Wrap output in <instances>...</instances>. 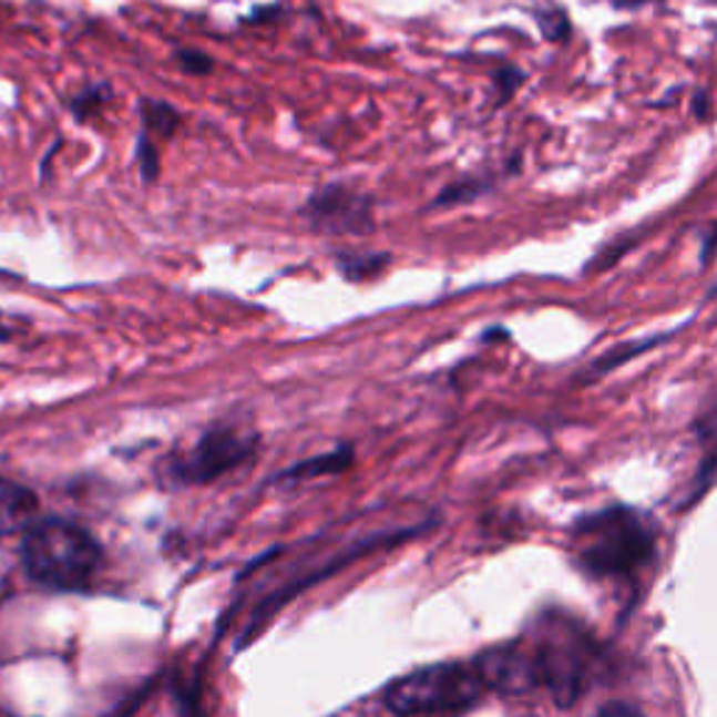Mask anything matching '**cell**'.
<instances>
[{
    "label": "cell",
    "mask_w": 717,
    "mask_h": 717,
    "mask_svg": "<svg viewBox=\"0 0 717 717\" xmlns=\"http://www.w3.org/2000/svg\"><path fill=\"white\" fill-rule=\"evenodd\" d=\"M23 563L29 575L45 586L79 588L99 572L101 550L88 530L45 519L25 530Z\"/></svg>",
    "instance_id": "cell-2"
},
{
    "label": "cell",
    "mask_w": 717,
    "mask_h": 717,
    "mask_svg": "<svg viewBox=\"0 0 717 717\" xmlns=\"http://www.w3.org/2000/svg\"><path fill=\"white\" fill-rule=\"evenodd\" d=\"M485 689L504 695V698H524L539 689H546L544 662L535 642H510L485 651L474 658Z\"/></svg>",
    "instance_id": "cell-6"
},
{
    "label": "cell",
    "mask_w": 717,
    "mask_h": 717,
    "mask_svg": "<svg viewBox=\"0 0 717 717\" xmlns=\"http://www.w3.org/2000/svg\"><path fill=\"white\" fill-rule=\"evenodd\" d=\"M141 115H143V126H146V132H157V135L163 137L174 135V132L180 130V124H183V115H180L172 104L157 99H143Z\"/></svg>",
    "instance_id": "cell-10"
},
{
    "label": "cell",
    "mask_w": 717,
    "mask_h": 717,
    "mask_svg": "<svg viewBox=\"0 0 717 717\" xmlns=\"http://www.w3.org/2000/svg\"><path fill=\"white\" fill-rule=\"evenodd\" d=\"M306 216L315 222V227L326 233H365L373 227L368 199L356 196L354 191L342 188V185H331V188L320 191L309 202Z\"/></svg>",
    "instance_id": "cell-7"
},
{
    "label": "cell",
    "mask_w": 717,
    "mask_h": 717,
    "mask_svg": "<svg viewBox=\"0 0 717 717\" xmlns=\"http://www.w3.org/2000/svg\"><path fill=\"white\" fill-rule=\"evenodd\" d=\"M37 496L25 485L0 480V539L23 533L34 524Z\"/></svg>",
    "instance_id": "cell-8"
},
{
    "label": "cell",
    "mask_w": 717,
    "mask_h": 717,
    "mask_svg": "<svg viewBox=\"0 0 717 717\" xmlns=\"http://www.w3.org/2000/svg\"><path fill=\"white\" fill-rule=\"evenodd\" d=\"M577 563L594 577H634L653 561L656 524L634 508H608L586 516L572 535Z\"/></svg>",
    "instance_id": "cell-1"
},
{
    "label": "cell",
    "mask_w": 717,
    "mask_h": 717,
    "mask_svg": "<svg viewBox=\"0 0 717 717\" xmlns=\"http://www.w3.org/2000/svg\"><path fill=\"white\" fill-rule=\"evenodd\" d=\"M110 99H113V88H110L107 82L88 84V88L79 90V93L73 95L71 110H73V115H76L79 121H88L90 115L99 113V110L104 107V104H107Z\"/></svg>",
    "instance_id": "cell-11"
},
{
    "label": "cell",
    "mask_w": 717,
    "mask_h": 717,
    "mask_svg": "<svg viewBox=\"0 0 717 717\" xmlns=\"http://www.w3.org/2000/svg\"><path fill=\"white\" fill-rule=\"evenodd\" d=\"M527 73L519 65H502L493 71V88H496V104H504L516 95V90L522 88Z\"/></svg>",
    "instance_id": "cell-12"
},
{
    "label": "cell",
    "mask_w": 717,
    "mask_h": 717,
    "mask_svg": "<svg viewBox=\"0 0 717 717\" xmlns=\"http://www.w3.org/2000/svg\"><path fill=\"white\" fill-rule=\"evenodd\" d=\"M174 62L180 65V71L191 73V76H208L214 71V60L199 48H177L174 51Z\"/></svg>",
    "instance_id": "cell-13"
},
{
    "label": "cell",
    "mask_w": 717,
    "mask_h": 717,
    "mask_svg": "<svg viewBox=\"0 0 717 717\" xmlns=\"http://www.w3.org/2000/svg\"><path fill=\"white\" fill-rule=\"evenodd\" d=\"M485 693L474 664L443 662L409 673L387 687L385 704L396 715H445L465 711Z\"/></svg>",
    "instance_id": "cell-3"
},
{
    "label": "cell",
    "mask_w": 717,
    "mask_h": 717,
    "mask_svg": "<svg viewBox=\"0 0 717 717\" xmlns=\"http://www.w3.org/2000/svg\"><path fill=\"white\" fill-rule=\"evenodd\" d=\"M698 115L700 119L706 115V93H698Z\"/></svg>",
    "instance_id": "cell-17"
},
{
    "label": "cell",
    "mask_w": 717,
    "mask_h": 717,
    "mask_svg": "<svg viewBox=\"0 0 717 717\" xmlns=\"http://www.w3.org/2000/svg\"><path fill=\"white\" fill-rule=\"evenodd\" d=\"M651 3H662V0H611V7L617 12H639V9L651 7Z\"/></svg>",
    "instance_id": "cell-16"
},
{
    "label": "cell",
    "mask_w": 717,
    "mask_h": 717,
    "mask_svg": "<svg viewBox=\"0 0 717 717\" xmlns=\"http://www.w3.org/2000/svg\"><path fill=\"white\" fill-rule=\"evenodd\" d=\"M141 163H143V177L152 180L157 174V155L155 148H152V143L146 141V132H143L141 137Z\"/></svg>",
    "instance_id": "cell-15"
},
{
    "label": "cell",
    "mask_w": 717,
    "mask_h": 717,
    "mask_svg": "<svg viewBox=\"0 0 717 717\" xmlns=\"http://www.w3.org/2000/svg\"><path fill=\"white\" fill-rule=\"evenodd\" d=\"M530 18L535 20L544 40L552 42V45H566V42L572 40V34H575V23H572L566 7L552 3V0H539V3L530 9Z\"/></svg>",
    "instance_id": "cell-9"
},
{
    "label": "cell",
    "mask_w": 717,
    "mask_h": 717,
    "mask_svg": "<svg viewBox=\"0 0 717 717\" xmlns=\"http://www.w3.org/2000/svg\"><path fill=\"white\" fill-rule=\"evenodd\" d=\"M535 645L544 662L546 689L557 706H572L581 698L592 676V651L586 647V639L577 631L557 625L550 631V636Z\"/></svg>",
    "instance_id": "cell-5"
},
{
    "label": "cell",
    "mask_w": 717,
    "mask_h": 717,
    "mask_svg": "<svg viewBox=\"0 0 717 717\" xmlns=\"http://www.w3.org/2000/svg\"><path fill=\"white\" fill-rule=\"evenodd\" d=\"M286 18V9L280 3H269V7H255L242 23L247 25H264V23H278V20Z\"/></svg>",
    "instance_id": "cell-14"
},
{
    "label": "cell",
    "mask_w": 717,
    "mask_h": 717,
    "mask_svg": "<svg viewBox=\"0 0 717 717\" xmlns=\"http://www.w3.org/2000/svg\"><path fill=\"white\" fill-rule=\"evenodd\" d=\"M255 443H258V438L249 429L216 427L202 434L191 449L180 451L172 460H166L161 474L168 485H202V482L216 480L225 471H233L244 460H249L255 451Z\"/></svg>",
    "instance_id": "cell-4"
}]
</instances>
